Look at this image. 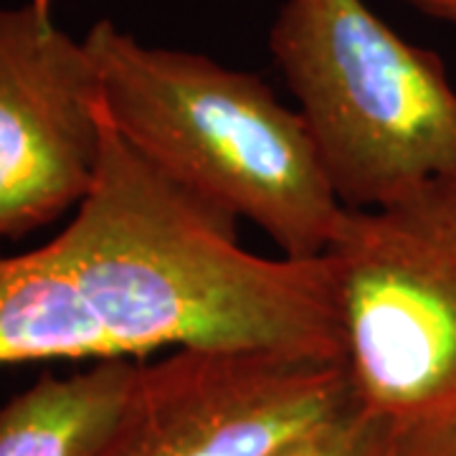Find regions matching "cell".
I'll return each mask as SVG.
<instances>
[{"instance_id": "obj_1", "label": "cell", "mask_w": 456, "mask_h": 456, "mask_svg": "<svg viewBox=\"0 0 456 456\" xmlns=\"http://www.w3.org/2000/svg\"><path fill=\"white\" fill-rule=\"evenodd\" d=\"M236 221L147 163L102 104L97 178L51 244L122 358L175 347L345 360L332 256L264 259L239 244Z\"/></svg>"}, {"instance_id": "obj_4", "label": "cell", "mask_w": 456, "mask_h": 456, "mask_svg": "<svg viewBox=\"0 0 456 456\" xmlns=\"http://www.w3.org/2000/svg\"><path fill=\"white\" fill-rule=\"evenodd\" d=\"M362 406L403 421L456 401V180L345 208L327 248Z\"/></svg>"}, {"instance_id": "obj_9", "label": "cell", "mask_w": 456, "mask_h": 456, "mask_svg": "<svg viewBox=\"0 0 456 456\" xmlns=\"http://www.w3.org/2000/svg\"><path fill=\"white\" fill-rule=\"evenodd\" d=\"M393 419L355 401L272 456H386Z\"/></svg>"}, {"instance_id": "obj_10", "label": "cell", "mask_w": 456, "mask_h": 456, "mask_svg": "<svg viewBox=\"0 0 456 456\" xmlns=\"http://www.w3.org/2000/svg\"><path fill=\"white\" fill-rule=\"evenodd\" d=\"M386 456H456V401L393 421Z\"/></svg>"}, {"instance_id": "obj_3", "label": "cell", "mask_w": 456, "mask_h": 456, "mask_svg": "<svg viewBox=\"0 0 456 456\" xmlns=\"http://www.w3.org/2000/svg\"><path fill=\"white\" fill-rule=\"evenodd\" d=\"M269 49L345 208L456 180V89L436 51L362 0H284Z\"/></svg>"}, {"instance_id": "obj_6", "label": "cell", "mask_w": 456, "mask_h": 456, "mask_svg": "<svg viewBox=\"0 0 456 456\" xmlns=\"http://www.w3.org/2000/svg\"><path fill=\"white\" fill-rule=\"evenodd\" d=\"M53 0L0 8V236L46 226L92 191L102 160V89Z\"/></svg>"}, {"instance_id": "obj_11", "label": "cell", "mask_w": 456, "mask_h": 456, "mask_svg": "<svg viewBox=\"0 0 456 456\" xmlns=\"http://www.w3.org/2000/svg\"><path fill=\"white\" fill-rule=\"evenodd\" d=\"M403 3L413 5L416 11H421L426 16L456 23V0H403Z\"/></svg>"}, {"instance_id": "obj_7", "label": "cell", "mask_w": 456, "mask_h": 456, "mask_svg": "<svg viewBox=\"0 0 456 456\" xmlns=\"http://www.w3.org/2000/svg\"><path fill=\"white\" fill-rule=\"evenodd\" d=\"M110 358L122 355L56 246L0 259V368Z\"/></svg>"}, {"instance_id": "obj_5", "label": "cell", "mask_w": 456, "mask_h": 456, "mask_svg": "<svg viewBox=\"0 0 456 456\" xmlns=\"http://www.w3.org/2000/svg\"><path fill=\"white\" fill-rule=\"evenodd\" d=\"M355 401L345 360L175 350L140 365L97 456H272Z\"/></svg>"}, {"instance_id": "obj_2", "label": "cell", "mask_w": 456, "mask_h": 456, "mask_svg": "<svg viewBox=\"0 0 456 456\" xmlns=\"http://www.w3.org/2000/svg\"><path fill=\"white\" fill-rule=\"evenodd\" d=\"M112 127L163 175L261 228L289 259L327 254L342 206L302 114L256 74L158 49L97 20L84 36Z\"/></svg>"}, {"instance_id": "obj_8", "label": "cell", "mask_w": 456, "mask_h": 456, "mask_svg": "<svg viewBox=\"0 0 456 456\" xmlns=\"http://www.w3.org/2000/svg\"><path fill=\"white\" fill-rule=\"evenodd\" d=\"M140 365L110 358L66 378L44 373L0 406V456H97L130 401Z\"/></svg>"}]
</instances>
